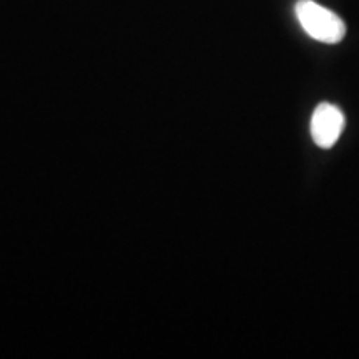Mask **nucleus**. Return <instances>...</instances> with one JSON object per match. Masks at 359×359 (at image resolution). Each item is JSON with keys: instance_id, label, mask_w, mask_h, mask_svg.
I'll list each match as a JSON object with an SVG mask.
<instances>
[{"instance_id": "obj_2", "label": "nucleus", "mask_w": 359, "mask_h": 359, "mask_svg": "<svg viewBox=\"0 0 359 359\" xmlns=\"http://www.w3.org/2000/svg\"><path fill=\"white\" fill-rule=\"evenodd\" d=\"M344 123H346V118L338 107L327 102L320 103L311 116L313 142L323 150H330L339 140Z\"/></svg>"}, {"instance_id": "obj_1", "label": "nucleus", "mask_w": 359, "mask_h": 359, "mask_svg": "<svg viewBox=\"0 0 359 359\" xmlns=\"http://www.w3.org/2000/svg\"><path fill=\"white\" fill-rule=\"evenodd\" d=\"M294 12L304 32L314 40L323 43H339L346 35L344 20L313 0H298Z\"/></svg>"}]
</instances>
